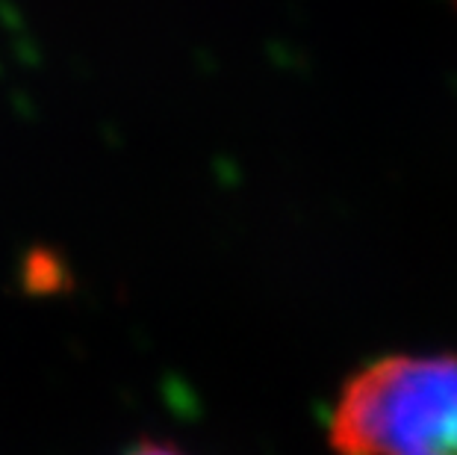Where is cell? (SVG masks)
<instances>
[{
  "label": "cell",
  "mask_w": 457,
  "mask_h": 455,
  "mask_svg": "<svg viewBox=\"0 0 457 455\" xmlns=\"http://www.w3.org/2000/svg\"><path fill=\"white\" fill-rule=\"evenodd\" d=\"M337 455H457V358L386 355L345 382L328 423Z\"/></svg>",
  "instance_id": "cell-1"
},
{
  "label": "cell",
  "mask_w": 457,
  "mask_h": 455,
  "mask_svg": "<svg viewBox=\"0 0 457 455\" xmlns=\"http://www.w3.org/2000/svg\"><path fill=\"white\" fill-rule=\"evenodd\" d=\"M128 455H187V452L165 441H142V443H136Z\"/></svg>",
  "instance_id": "cell-2"
},
{
  "label": "cell",
  "mask_w": 457,
  "mask_h": 455,
  "mask_svg": "<svg viewBox=\"0 0 457 455\" xmlns=\"http://www.w3.org/2000/svg\"><path fill=\"white\" fill-rule=\"evenodd\" d=\"M454 4H457V0H454Z\"/></svg>",
  "instance_id": "cell-3"
}]
</instances>
